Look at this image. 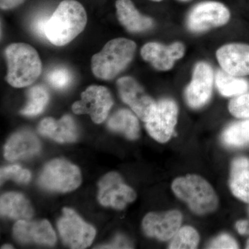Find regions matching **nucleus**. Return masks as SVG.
I'll list each match as a JSON object with an SVG mask.
<instances>
[{
	"label": "nucleus",
	"mask_w": 249,
	"mask_h": 249,
	"mask_svg": "<svg viewBox=\"0 0 249 249\" xmlns=\"http://www.w3.org/2000/svg\"><path fill=\"white\" fill-rule=\"evenodd\" d=\"M180 1H183V2H186V1H191V0H178Z\"/></svg>",
	"instance_id": "obj_37"
},
{
	"label": "nucleus",
	"mask_w": 249,
	"mask_h": 249,
	"mask_svg": "<svg viewBox=\"0 0 249 249\" xmlns=\"http://www.w3.org/2000/svg\"><path fill=\"white\" fill-rule=\"evenodd\" d=\"M87 22L83 5L76 0H64L47 20L46 39L58 47L66 45L84 30Z\"/></svg>",
	"instance_id": "obj_1"
},
{
	"label": "nucleus",
	"mask_w": 249,
	"mask_h": 249,
	"mask_svg": "<svg viewBox=\"0 0 249 249\" xmlns=\"http://www.w3.org/2000/svg\"><path fill=\"white\" fill-rule=\"evenodd\" d=\"M39 133L58 142H76L78 137V129L71 116L65 115L60 120L46 118L38 126Z\"/></svg>",
	"instance_id": "obj_18"
},
{
	"label": "nucleus",
	"mask_w": 249,
	"mask_h": 249,
	"mask_svg": "<svg viewBox=\"0 0 249 249\" xmlns=\"http://www.w3.org/2000/svg\"><path fill=\"white\" fill-rule=\"evenodd\" d=\"M1 214L18 220H29L34 215V209L29 200L18 193H8L0 199Z\"/></svg>",
	"instance_id": "obj_21"
},
{
	"label": "nucleus",
	"mask_w": 249,
	"mask_h": 249,
	"mask_svg": "<svg viewBox=\"0 0 249 249\" xmlns=\"http://www.w3.org/2000/svg\"><path fill=\"white\" fill-rule=\"evenodd\" d=\"M15 238L22 243L53 246L56 235L46 219L38 221L18 220L14 227Z\"/></svg>",
	"instance_id": "obj_16"
},
{
	"label": "nucleus",
	"mask_w": 249,
	"mask_h": 249,
	"mask_svg": "<svg viewBox=\"0 0 249 249\" xmlns=\"http://www.w3.org/2000/svg\"><path fill=\"white\" fill-rule=\"evenodd\" d=\"M116 86L122 101L141 120L146 123L153 117L157 102L137 80L130 76L122 77L116 82Z\"/></svg>",
	"instance_id": "obj_8"
},
{
	"label": "nucleus",
	"mask_w": 249,
	"mask_h": 249,
	"mask_svg": "<svg viewBox=\"0 0 249 249\" xmlns=\"http://www.w3.org/2000/svg\"><path fill=\"white\" fill-rule=\"evenodd\" d=\"M182 219V214L177 210L150 213L143 218L142 229L148 237L168 241L171 240L181 228Z\"/></svg>",
	"instance_id": "obj_13"
},
{
	"label": "nucleus",
	"mask_w": 249,
	"mask_h": 249,
	"mask_svg": "<svg viewBox=\"0 0 249 249\" xmlns=\"http://www.w3.org/2000/svg\"><path fill=\"white\" fill-rule=\"evenodd\" d=\"M229 186L233 196L249 203V160L239 157L232 160Z\"/></svg>",
	"instance_id": "obj_20"
},
{
	"label": "nucleus",
	"mask_w": 249,
	"mask_h": 249,
	"mask_svg": "<svg viewBox=\"0 0 249 249\" xmlns=\"http://www.w3.org/2000/svg\"><path fill=\"white\" fill-rule=\"evenodd\" d=\"M231 12L222 3L205 1L196 4L188 13L186 26L194 34L222 27L230 20Z\"/></svg>",
	"instance_id": "obj_6"
},
{
	"label": "nucleus",
	"mask_w": 249,
	"mask_h": 249,
	"mask_svg": "<svg viewBox=\"0 0 249 249\" xmlns=\"http://www.w3.org/2000/svg\"><path fill=\"white\" fill-rule=\"evenodd\" d=\"M62 240L71 249H82L89 247L94 240L96 230L84 222L72 209L65 208L58 222Z\"/></svg>",
	"instance_id": "obj_7"
},
{
	"label": "nucleus",
	"mask_w": 249,
	"mask_h": 249,
	"mask_svg": "<svg viewBox=\"0 0 249 249\" xmlns=\"http://www.w3.org/2000/svg\"><path fill=\"white\" fill-rule=\"evenodd\" d=\"M47 80L55 89H63L71 83V73L65 67H56L49 72Z\"/></svg>",
	"instance_id": "obj_27"
},
{
	"label": "nucleus",
	"mask_w": 249,
	"mask_h": 249,
	"mask_svg": "<svg viewBox=\"0 0 249 249\" xmlns=\"http://www.w3.org/2000/svg\"><path fill=\"white\" fill-rule=\"evenodd\" d=\"M40 141L35 134L27 130L14 134L4 147V157L10 161L30 158L40 151Z\"/></svg>",
	"instance_id": "obj_17"
},
{
	"label": "nucleus",
	"mask_w": 249,
	"mask_h": 249,
	"mask_svg": "<svg viewBox=\"0 0 249 249\" xmlns=\"http://www.w3.org/2000/svg\"><path fill=\"white\" fill-rule=\"evenodd\" d=\"M24 0H1V9H10L16 7L18 5L22 4Z\"/></svg>",
	"instance_id": "obj_33"
},
{
	"label": "nucleus",
	"mask_w": 249,
	"mask_h": 249,
	"mask_svg": "<svg viewBox=\"0 0 249 249\" xmlns=\"http://www.w3.org/2000/svg\"><path fill=\"white\" fill-rule=\"evenodd\" d=\"M28 102L25 107L20 111L24 116L38 115L43 111L49 102L48 91L42 85L32 87L27 91Z\"/></svg>",
	"instance_id": "obj_25"
},
{
	"label": "nucleus",
	"mask_w": 249,
	"mask_h": 249,
	"mask_svg": "<svg viewBox=\"0 0 249 249\" xmlns=\"http://www.w3.org/2000/svg\"><path fill=\"white\" fill-rule=\"evenodd\" d=\"M49 18H40L36 19L34 24V29L36 34L41 37L46 38L45 36V27Z\"/></svg>",
	"instance_id": "obj_32"
},
{
	"label": "nucleus",
	"mask_w": 249,
	"mask_h": 249,
	"mask_svg": "<svg viewBox=\"0 0 249 249\" xmlns=\"http://www.w3.org/2000/svg\"><path fill=\"white\" fill-rule=\"evenodd\" d=\"M185 52V45L181 42H173L169 45L151 42L142 47L141 55L155 70L165 71L171 70L175 61L183 58Z\"/></svg>",
	"instance_id": "obj_14"
},
{
	"label": "nucleus",
	"mask_w": 249,
	"mask_h": 249,
	"mask_svg": "<svg viewBox=\"0 0 249 249\" xmlns=\"http://www.w3.org/2000/svg\"><path fill=\"white\" fill-rule=\"evenodd\" d=\"M113 103L107 88L91 85L81 93L80 101L73 103L72 110L76 114H89L95 124H100L107 119Z\"/></svg>",
	"instance_id": "obj_9"
},
{
	"label": "nucleus",
	"mask_w": 249,
	"mask_h": 249,
	"mask_svg": "<svg viewBox=\"0 0 249 249\" xmlns=\"http://www.w3.org/2000/svg\"><path fill=\"white\" fill-rule=\"evenodd\" d=\"M215 83L219 92L225 97H235L243 94L249 89L248 80L232 76L222 69L218 70L216 73Z\"/></svg>",
	"instance_id": "obj_23"
},
{
	"label": "nucleus",
	"mask_w": 249,
	"mask_h": 249,
	"mask_svg": "<svg viewBox=\"0 0 249 249\" xmlns=\"http://www.w3.org/2000/svg\"><path fill=\"white\" fill-rule=\"evenodd\" d=\"M246 249H249V239L247 241V245H246Z\"/></svg>",
	"instance_id": "obj_36"
},
{
	"label": "nucleus",
	"mask_w": 249,
	"mask_h": 249,
	"mask_svg": "<svg viewBox=\"0 0 249 249\" xmlns=\"http://www.w3.org/2000/svg\"><path fill=\"white\" fill-rule=\"evenodd\" d=\"M178 104L170 98H163L157 103L153 117L145 123V128L152 138L160 142L171 139L178 123Z\"/></svg>",
	"instance_id": "obj_12"
},
{
	"label": "nucleus",
	"mask_w": 249,
	"mask_h": 249,
	"mask_svg": "<svg viewBox=\"0 0 249 249\" xmlns=\"http://www.w3.org/2000/svg\"><path fill=\"white\" fill-rule=\"evenodd\" d=\"M79 168L64 160H54L45 165L39 178V184L44 189L67 193L76 189L81 183Z\"/></svg>",
	"instance_id": "obj_5"
},
{
	"label": "nucleus",
	"mask_w": 249,
	"mask_h": 249,
	"mask_svg": "<svg viewBox=\"0 0 249 249\" xmlns=\"http://www.w3.org/2000/svg\"><path fill=\"white\" fill-rule=\"evenodd\" d=\"M224 145L243 147L249 145V119L233 123L224 129L222 135Z\"/></svg>",
	"instance_id": "obj_24"
},
{
	"label": "nucleus",
	"mask_w": 249,
	"mask_h": 249,
	"mask_svg": "<svg viewBox=\"0 0 249 249\" xmlns=\"http://www.w3.org/2000/svg\"><path fill=\"white\" fill-rule=\"evenodd\" d=\"M137 45L134 41L119 37L104 46L91 58V71L96 78L110 80L124 71L133 60Z\"/></svg>",
	"instance_id": "obj_3"
},
{
	"label": "nucleus",
	"mask_w": 249,
	"mask_h": 249,
	"mask_svg": "<svg viewBox=\"0 0 249 249\" xmlns=\"http://www.w3.org/2000/svg\"><path fill=\"white\" fill-rule=\"evenodd\" d=\"M14 248V247H12V246H11V245H4V246H2V247H1V249H13Z\"/></svg>",
	"instance_id": "obj_35"
},
{
	"label": "nucleus",
	"mask_w": 249,
	"mask_h": 249,
	"mask_svg": "<svg viewBox=\"0 0 249 249\" xmlns=\"http://www.w3.org/2000/svg\"><path fill=\"white\" fill-rule=\"evenodd\" d=\"M7 63L6 80L16 88L32 85L40 76L42 62L38 53L32 46L26 43H14L5 49Z\"/></svg>",
	"instance_id": "obj_2"
},
{
	"label": "nucleus",
	"mask_w": 249,
	"mask_h": 249,
	"mask_svg": "<svg viewBox=\"0 0 249 249\" xmlns=\"http://www.w3.org/2000/svg\"><path fill=\"white\" fill-rule=\"evenodd\" d=\"M213 83L212 67L206 62L196 63L191 83L185 91V98L189 107L199 109L207 104L212 96Z\"/></svg>",
	"instance_id": "obj_11"
},
{
	"label": "nucleus",
	"mask_w": 249,
	"mask_h": 249,
	"mask_svg": "<svg viewBox=\"0 0 249 249\" xmlns=\"http://www.w3.org/2000/svg\"><path fill=\"white\" fill-rule=\"evenodd\" d=\"M200 237L196 229L186 226L180 228L171 239L168 249H193L197 248Z\"/></svg>",
	"instance_id": "obj_26"
},
{
	"label": "nucleus",
	"mask_w": 249,
	"mask_h": 249,
	"mask_svg": "<svg viewBox=\"0 0 249 249\" xmlns=\"http://www.w3.org/2000/svg\"><path fill=\"white\" fill-rule=\"evenodd\" d=\"M101 249H129L132 248L128 240H126L125 237L123 236H118L115 240L107 246H103L99 247Z\"/></svg>",
	"instance_id": "obj_31"
},
{
	"label": "nucleus",
	"mask_w": 249,
	"mask_h": 249,
	"mask_svg": "<svg viewBox=\"0 0 249 249\" xmlns=\"http://www.w3.org/2000/svg\"><path fill=\"white\" fill-rule=\"evenodd\" d=\"M109 129L124 134L129 140L140 136V125L137 116L128 109H121L114 113L107 122Z\"/></svg>",
	"instance_id": "obj_22"
},
{
	"label": "nucleus",
	"mask_w": 249,
	"mask_h": 249,
	"mask_svg": "<svg viewBox=\"0 0 249 249\" xmlns=\"http://www.w3.org/2000/svg\"><path fill=\"white\" fill-rule=\"evenodd\" d=\"M0 176L1 183L7 179H12L18 183H27L31 180V174L19 165H13L1 168Z\"/></svg>",
	"instance_id": "obj_28"
},
{
	"label": "nucleus",
	"mask_w": 249,
	"mask_h": 249,
	"mask_svg": "<svg viewBox=\"0 0 249 249\" xmlns=\"http://www.w3.org/2000/svg\"><path fill=\"white\" fill-rule=\"evenodd\" d=\"M116 8L119 22L129 32H145L153 27V19L141 14L131 0H117Z\"/></svg>",
	"instance_id": "obj_19"
},
{
	"label": "nucleus",
	"mask_w": 249,
	"mask_h": 249,
	"mask_svg": "<svg viewBox=\"0 0 249 249\" xmlns=\"http://www.w3.org/2000/svg\"><path fill=\"white\" fill-rule=\"evenodd\" d=\"M98 201L106 207L123 210L137 199L135 191L115 172L105 175L98 182Z\"/></svg>",
	"instance_id": "obj_10"
},
{
	"label": "nucleus",
	"mask_w": 249,
	"mask_h": 249,
	"mask_svg": "<svg viewBox=\"0 0 249 249\" xmlns=\"http://www.w3.org/2000/svg\"><path fill=\"white\" fill-rule=\"evenodd\" d=\"M216 58L224 71L232 76H249V45L230 43L217 49Z\"/></svg>",
	"instance_id": "obj_15"
},
{
	"label": "nucleus",
	"mask_w": 249,
	"mask_h": 249,
	"mask_svg": "<svg viewBox=\"0 0 249 249\" xmlns=\"http://www.w3.org/2000/svg\"><path fill=\"white\" fill-rule=\"evenodd\" d=\"M172 190L193 213L205 215L217 209L219 199L212 186L199 175H188L175 178Z\"/></svg>",
	"instance_id": "obj_4"
},
{
	"label": "nucleus",
	"mask_w": 249,
	"mask_h": 249,
	"mask_svg": "<svg viewBox=\"0 0 249 249\" xmlns=\"http://www.w3.org/2000/svg\"><path fill=\"white\" fill-rule=\"evenodd\" d=\"M209 249H239L238 244L235 239L228 234H221L210 242Z\"/></svg>",
	"instance_id": "obj_30"
},
{
	"label": "nucleus",
	"mask_w": 249,
	"mask_h": 249,
	"mask_svg": "<svg viewBox=\"0 0 249 249\" xmlns=\"http://www.w3.org/2000/svg\"><path fill=\"white\" fill-rule=\"evenodd\" d=\"M235 227L237 229V231L241 235L249 234V221H238V222L236 223Z\"/></svg>",
	"instance_id": "obj_34"
},
{
	"label": "nucleus",
	"mask_w": 249,
	"mask_h": 249,
	"mask_svg": "<svg viewBox=\"0 0 249 249\" xmlns=\"http://www.w3.org/2000/svg\"><path fill=\"white\" fill-rule=\"evenodd\" d=\"M151 1H162V0H151Z\"/></svg>",
	"instance_id": "obj_38"
},
{
	"label": "nucleus",
	"mask_w": 249,
	"mask_h": 249,
	"mask_svg": "<svg viewBox=\"0 0 249 249\" xmlns=\"http://www.w3.org/2000/svg\"><path fill=\"white\" fill-rule=\"evenodd\" d=\"M229 110L236 118L249 119V93L232 98L229 104Z\"/></svg>",
	"instance_id": "obj_29"
}]
</instances>
